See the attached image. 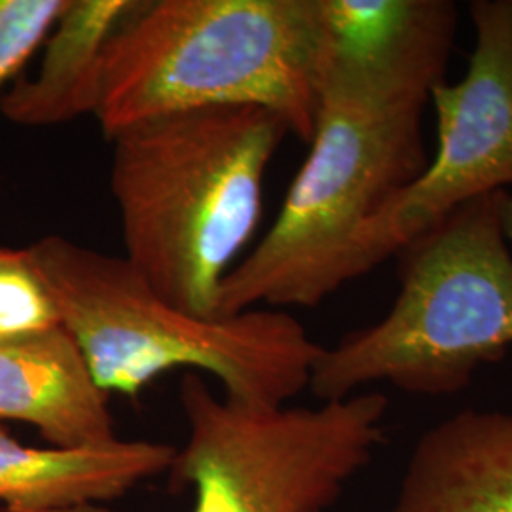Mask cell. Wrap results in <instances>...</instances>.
Instances as JSON below:
<instances>
[{
	"instance_id": "obj_4",
	"label": "cell",
	"mask_w": 512,
	"mask_h": 512,
	"mask_svg": "<svg viewBox=\"0 0 512 512\" xmlns=\"http://www.w3.org/2000/svg\"><path fill=\"white\" fill-rule=\"evenodd\" d=\"M27 249L107 395H135L173 368L207 372L224 397L253 406H285L310 387L323 346L287 311L202 317L156 293L124 256L63 236Z\"/></svg>"
},
{
	"instance_id": "obj_13",
	"label": "cell",
	"mask_w": 512,
	"mask_h": 512,
	"mask_svg": "<svg viewBox=\"0 0 512 512\" xmlns=\"http://www.w3.org/2000/svg\"><path fill=\"white\" fill-rule=\"evenodd\" d=\"M55 327L61 315L29 249L0 247V340Z\"/></svg>"
},
{
	"instance_id": "obj_10",
	"label": "cell",
	"mask_w": 512,
	"mask_h": 512,
	"mask_svg": "<svg viewBox=\"0 0 512 512\" xmlns=\"http://www.w3.org/2000/svg\"><path fill=\"white\" fill-rule=\"evenodd\" d=\"M177 448L147 440L61 450L21 444L0 427V509L86 512L169 471Z\"/></svg>"
},
{
	"instance_id": "obj_5",
	"label": "cell",
	"mask_w": 512,
	"mask_h": 512,
	"mask_svg": "<svg viewBox=\"0 0 512 512\" xmlns=\"http://www.w3.org/2000/svg\"><path fill=\"white\" fill-rule=\"evenodd\" d=\"M503 190L459 205L399 249L401 291L378 323L323 348L311 393L323 403L391 382L416 395H456L512 348V255Z\"/></svg>"
},
{
	"instance_id": "obj_9",
	"label": "cell",
	"mask_w": 512,
	"mask_h": 512,
	"mask_svg": "<svg viewBox=\"0 0 512 512\" xmlns=\"http://www.w3.org/2000/svg\"><path fill=\"white\" fill-rule=\"evenodd\" d=\"M0 421L33 425L61 450L118 440L109 395L63 325L0 340Z\"/></svg>"
},
{
	"instance_id": "obj_6",
	"label": "cell",
	"mask_w": 512,
	"mask_h": 512,
	"mask_svg": "<svg viewBox=\"0 0 512 512\" xmlns=\"http://www.w3.org/2000/svg\"><path fill=\"white\" fill-rule=\"evenodd\" d=\"M188 439L169 467L192 486V512H325L384 440V393L319 408L219 399L198 372L184 374Z\"/></svg>"
},
{
	"instance_id": "obj_2",
	"label": "cell",
	"mask_w": 512,
	"mask_h": 512,
	"mask_svg": "<svg viewBox=\"0 0 512 512\" xmlns=\"http://www.w3.org/2000/svg\"><path fill=\"white\" fill-rule=\"evenodd\" d=\"M431 95L344 71L319 74L306 162L274 224L224 279L219 317L264 304L315 308L355 279L368 224L429 164L423 112Z\"/></svg>"
},
{
	"instance_id": "obj_1",
	"label": "cell",
	"mask_w": 512,
	"mask_h": 512,
	"mask_svg": "<svg viewBox=\"0 0 512 512\" xmlns=\"http://www.w3.org/2000/svg\"><path fill=\"white\" fill-rule=\"evenodd\" d=\"M291 135L258 107L173 112L110 137L124 258L183 310L217 319L224 279L255 236L268 165Z\"/></svg>"
},
{
	"instance_id": "obj_14",
	"label": "cell",
	"mask_w": 512,
	"mask_h": 512,
	"mask_svg": "<svg viewBox=\"0 0 512 512\" xmlns=\"http://www.w3.org/2000/svg\"><path fill=\"white\" fill-rule=\"evenodd\" d=\"M65 4L67 0H0V95L40 50Z\"/></svg>"
},
{
	"instance_id": "obj_12",
	"label": "cell",
	"mask_w": 512,
	"mask_h": 512,
	"mask_svg": "<svg viewBox=\"0 0 512 512\" xmlns=\"http://www.w3.org/2000/svg\"><path fill=\"white\" fill-rule=\"evenodd\" d=\"M139 0H67L42 42L35 74L0 95L2 116L23 128H50L95 114L99 78L110 40Z\"/></svg>"
},
{
	"instance_id": "obj_11",
	"label": "cell",
	"mask_w": 512,
	"mask_h": 512,
	"mask_svg": "<svg viewBox=\"0 0 512 512\" xmlns=\"http://www.w3.org/2000/svg\"><path fill=\"white\" fill-rule=\"evenodd\" d=\"M393 512H512V414L465 410L421 435Z\"/></svg>"
},
{
	"instance_id": "obj_8",
	"label": "cell",
	"mask_w": 512,
	"mask_h": 512,
	"mask_svg": "<svg viewBox=\"0 0 512 512\" xmlns=\"http://www.w3.org/2000/svg\"><path fill=\"white\" fill-rule=\"evenodd\" d=\"M458 23L452 0H319V74H363L431 95L446 82Z\"/></svg>"
},
{
	"instance_id": "obj_7",
	"label": "cell",
	"mask_w": 512,
	"mask_h": 512,
	"mask_svg": "<svg viewBox=\"0 0 512 512\" xmlns=\"http://www.w3.org/2000/svg\"><path fill=\"white\" fill-rule=\"evenodd\" d=\"M469 14L476 38L467 71L431 92L437 156L368 224L355 251V279L459 205L512 186V0H473Z\"/></svg>"
},
{
	"instance_id": "obj_15",
	"label": "cell",
	"mask_w": 512,
	"mask_h": 512,
	"mask_svg": "<svg viewBox=\"0 0 512 512\" xmlns=\"http://www.w3.org/2000/svg\"><path fill=\"white\" fill-rule=\"evenodd\" d=\"M499 217H501V226L505 232V238L512 243V192L503 190L501 200H499Z\"/></svg>"
},
{
	"instance_id": "obj_3",
	"label": "cell",
	"mask_w": 512,
	"mask_h": 512,
	"mask_svg": "<svg viewBox=\"0 0 512 512\" xmlns=\"http://www.w3.org/2000/svg\"><path fill=\"white\" fill-rule=\"evenodd\" d=\"M319 0H139L110 40L95 120L258 107L310 143L319 109Z\"/></svg>"
}]
</instances>
